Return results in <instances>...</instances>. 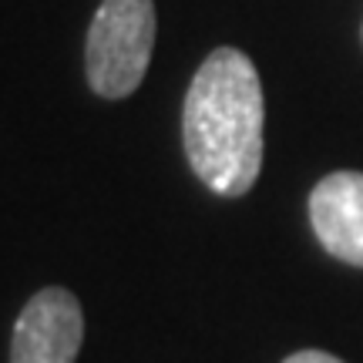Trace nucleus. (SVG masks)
I'll list each match as a JSON object with an SVG mask.
<instances>
[{
	"label": "nucleus",
	"instance_id": "obj_1",
	"mask_svg": "<svg viewBox=\"0 0 363 363\" xmlns=\"http://www.w3.org/2000/svg\"><path fill=\"white\" fill-rule=\"evenodd\" d=\"M262 101L259 71L239 48H216L195 71L182 138L195 175L216 195H246L262 169Z\"/></svg>",
	"mask_w": 363,
	"mask_h": 363
},
{
	"label": "nucleus",
	"instance_id": "obj_2",
	"mask_svg": "<svg viewBox=\"0 0 363 363\" xmlns=\"http://www.w3.org/2000/svg\"><path fill=\"white\" fill-rule=\"evenodd\" d=\"M155 27L152 0H101L84 44V71L94 94L115 101L142 84L155 48Z\"/></svg>",
	"mask_w": 363,
	"mask_h": 363
},
{
	"label": "nucleus",
	"instance_id": "obj_3",
	"mask_svg": "<svg viewBox=\"0 0 363 363\" xmlns=\"http://www.w3.org/2000/svg\"><path fill=\"white\" fill-rule=\"evenodd\" d=\"M84 343V313L65 286H48L27 299L13 323L11 363H74Z\"/></svg>",
	"mask_w": 363,
	"mask_h": 363
},
{
	"label": "nucleus",
	"instance_id": "obj_4",
	"mask_svg": "<svg viewBox=\"0 0 363 363\" xmlns=\"http://www.w3.org/2000/svg\"><path fill=\"white\" fill-rule=\"evenodd\" d=\"M310 222L330 256L363 266V172H333L316 182Z\"/></svg>",
	"mask_w": 363,
	"mask_h": 363
},
{
	"label": "nucleus",
	"instance_id": "obj_5",
	"mask_svg": "<svg viewBox=\"0 0 363 363\" xmlns=\"http://www.w3.org/2000/svg\"><path fill=\"white\" fill-rule=\"evenodd\" d=\"M283 363H343V360H337V357H330L323 350H299L293 357H286Z\"/></svg>",
	"mask_w": 363,
	"mask_h": 363
}]
</instances>
